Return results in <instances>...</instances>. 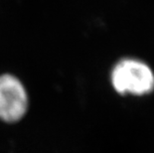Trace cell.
Masks as SVG:
<instances>
[{
  "mask_svg": "<svg viewBox=\"0 0 154 153\" xmlns=\"http://www.w3.org/2000/svg\"><path fill=\"white\" fill-rule=\"evenodd\" d=\"M27 107L28 96L20 81L8 74L0 76V118L7 122L18 121Z\"/></svg>",
  "mask_w": 154,
  "mask_h": 153,
  "instance_id": "2",
  "label": "cell"
},
{
  "mask_svg": "<svg viewBox=\"0 0 154 153\" xmlns=\"http://www.w3.org/2000/svg\"><path fill=\"white\" fill-rule=\"evenodd\" d=\"M111 83L121 94L149 93L154 89V75L150 68L137 60L120 61L111 73Z\"/></svg>",
  "mask_w": 154,
  "mask_h": 153,
  "instance_id": "1",
  "label": "cell"
}]
</instances>
